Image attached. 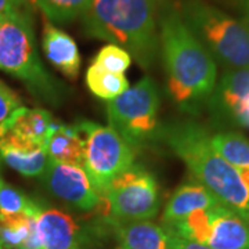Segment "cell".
Wrapping results in <instances>:
<instances>
[{
	"label": "cell",
	"instance_id": "obj_9",
	"mask_svg": "<svg viewBox=\"0 0 249 249\" xmlns=\"http://www.w3.org/2000/svg\"><path fill=\"white\" fill-rule=\"evenodd\" d=\"M165 230L212 249H249V223L222 204L193 212Z\"/></svg>",
	"mask_w": 249,
	"mask_h": 249
},
{
	"label": "cell",
	"instance_id": "obj_8",
	"mask_svg": "<svg viewBox=\"0 0 249 249\" xmlns=\"http://www.w3.org/2000/svg\"><path fill=\"white\" fill-rule=\"evenodd\" d=\"M85 134V166L91 184L101 193L134 163V148L109 126L79 121L75 124Z\"/></svg>",
	"mask_w": 249,
	"mask_h": 249
},
{
	"label": "cell",
	"instance_id": "obj_4",
	"mask_svg": "<svg viewBox=\"0 0 249 249\" xmlns=\"http://www.w3.org/2000/svg\"><path fill=\"white\" fill-rule=\"evenodd\" d=\"M0 70L21 80L36 98L52 106L62 101V85L39 58L32 19L25 10L0 17Z\"/></svg>",
	"mask_w": 249,
	"mask_h": 249
},
{
	"label": "cell",
	"instance_id": "obj_15",
	"mask_svg": "<svg viewBox=\"0 0 249 249\" xmlns=\"http://www.w3.org/2000/svg\"><path fill=\"white\" fill-rule=\"evenodd\" d=\"M42 49L46 58L57 71L70 79H76L80 71V54L76 42L53 22L45 21L42 34Z\"/></svg>",
	"mask_w": 249,
	"mask_h": 249
},
{
	"label": "cell",
	"instance_id": "obj_10",
	"mask_svg": "<svg viewBox=\"0 0 249 249\" xmlns=\"http://www.w3.org/2000/svg\"><path fill=\"white\" fill-rule=\"evenodd\" d=\"M42 178L52 196L73 209L80 212H93L98 209L101 196L91 184L86 170L82 166L50 160Z\"/></svg>",
	"mask_w": 249,
	"mask_h": 249
},
{
	"label": "cell",
	"instance_id": "obj_17",
	"mask_svg": "<svg viewBox=\"0 0 249 249\" xmlns=\"http://www.w3.org/2000/svg\"><path fill=\"white\" fill-rule=\"evenodd\" d=\"M220 205L219 199L199 183L190 181L178 187L172 194L162 213L163 227H170L196 211L211 209Z\"/></svg>",
	"mask_w": 249,
	"mask_h": 249
},
{
	"label": "cell",
	"instance_id": "obj_20",
	"mask_svg": "<svg viewBox=\"0 0 249 249\" xmlns=\"http://www.w3.org/2000/svg\"><path fill=\"white\" fill-rule=\"evenodd\" d=\"M86 85L96 97L106 101L119 97L129 89V82L124 73L108 72L94 62L86 72Z\"/></svg>",
	"mask_w": 249,
	"mask_h": 249
},
{
	"label": "cell",
	"instance_id": "obj_14",
	"mask_svg": "<svg viewBox=\"0 0 249 249\" xmlns=\"http://www.w3.org/2000/svg\"><path fill=\"white\" fill-rule=\"evenodd\" d=\"M0 160L25 178H42L49 166V154L37 147L9 134H0Z\"/></svg>",
	"mask_w": 249,
	"mask_h": 249
},
{
	"label": "cell",
	"instance_id": "obj_32",
	"mask_svg": "<svg viewBox=\"0 0 249 249\" xmlns=\"http://www.w3.org/2000/svg\"><path fill=\"white\" fill-rule=\"evenodd\" d=\"M248 223H249V216H248Z\"/></svg>",
	"mask_w": 249,
	"mask_h": 249
},
{
	"label": "cell",
	"instance_id": "obj_27",
	"mask_svg": "<svg viewBox=\"0 0 249 249\" xmlns=\"http://www.w3.org/2000/svg\"><path fill=\"white\" fill-rule=\"evenodd\" d=\"M170 249H212L209 247H205L202 244H196V242H191V241L183 240L178 237H173L170 235Z\"/></svg>",
	"mask_w": 249,
	"mask_h": 249
},
{
	"label": "cell",
	"instance_id": "obj_19",
	"mask_svg": "<svg viewBox=\"0 0 249 249\" xmlns=\"http://www.w3.org/2000/svg\"><path fill=\"white\" fill-rule=\"evenodd\" d=\"M211 142L217 154L238 172L249 190V140L237 132L212 134Z\"/></svg>",
	"mask_w": 249,
	"mask_h": 249
},
{
	"label": "cell",
	"instance_id": "obj_22",
	"mask_svg": "<svg viewBox=\"0 0 249 249\" xmlns=\"http://www.w3.org/2000/svg\"><path fill=\"white\" fill-rule=\"evenodd\" d=\"M34 214L0 213V244L4 249H18L25 241Z\"/></svg>",
	"mask_w": 249,
	"mask_h": 249
},
{
	"label": "cell",
	"instance_id": "obj_1",
	"mask_svg": "<svg viewBox=\"0 0 249 249\" xmlns=\"http://www.w3.org/2000/svg\"><path fill=\"white\" fill-rule=\"evenodd\" d=\"M158 32L168 93L184 111L194 114L206 106L216 86V60L175 7L162 10Z\"/></svg>",
	"mask_w": 249,
	"mask_h": 249
},
{
	"label": "cell",
	"instance_id": "obj_13",
	"mask_svg": "<svg viewBox=\"0 0 249 249\" xmlns=\"http://www.w3.org/2000/svg\"><path fill=\"white\" fill-rule=\"evenodd\" d=\"M60 124L49 111L19 107L0 124V134H9L22 142L46 148L52 134Z\"/></svg>",
	"mask_w": 249,
	"mask_h": 249
},
{
	"label": "cell",
	"instance_id": "obj_21",
	"mask_svg": "<svg viewBox=\"0 0 249 249\" xmlns=\"http://www.w3.org/2000/svg\"><path fill=\"white\" fill-rule=\"evenodd\" d=\"M53 24H68L79 18L91 0H29Z\"/></svg>",
	"mask_w": 249,
	"mask_h": 249
},
{
	"label": "cell",
	"instance_id": "obj_29",
	"mask_svg": "<svg viewBox=\"0 0 249 249\" xmlns=\"http://www.w3.org/2000/svg\"><path fill=\"white\" fill-rule=\"evenodd\" d=\"M244 9H245V18H244V21L249 25V0H245Z\"/></svg>",
	"mask_w": 249,
	"mask_h": 249
},
{
	"label": "cell",
	"instance_id": "obj_5",
	"mask_svg": "<svg viewBox=\"0 0 249 249\" xmlns=\"http://www.w3.org/2000/svg\"><path fill=\"white\" fill-rule=\"evenodd\" d=\"M178 13L199 42L226 68H249V25L204 0H184Z\"/></svg>",
	"mask_w": 249,
	"mask_h": 249
},
{
	"label": "cell",
	"instance_id": "obj_33",
	"mask_svg": "<svg viewBox=\"0 0 249 249\" xmlns=\"http://www.w3.org/2000/svg\"><path fill=\"white\" fill-rule=\"evenodd\" d=\"M155 1H157V0H155Z\"/></svg>",
	"mask_w": 249,
	"mask_h": 249
},
{
	"label": "cell",
	"instance_id": "obj_11",
	"mask_svg": "<svg viewBox=\"0 0 249 249\" xmlns=\"http://www.w3.org/2000/svg\"><path fill=\"white\" fill-rule=\"evenodd\" d=\"M42 249H90L94 230L55 208H42L36 217Z\"/></svg>",
	"mask_w": 249,
	"mask_h": 249
},
{
	"label": "cell",
	"instance_id": "obj_6",
	"mask_svg": "<svg viewBox=\"0 0 249 249\" xmlns=\"http://www.w3.org/2000/svg\"><path fill=\"white\" fill-rule=\"evenodd\" d=\"M160 101L158 85L145 76L119 97L108 101V124L133 148L142 145L160 133Z\"/></svg>",
	"mask_w": 249,
	"mask_h": 249
},
{
	"label": "cell",
	"instance_id": "obj_26",
	"mask_svg": "<svg viewBox=\"0 0 249 249\" xmlns=\"http://www.w3.org/2000/svg\"><path fill=\"white\" fill-rule=\"evenodd\" d=\"M37 217V216H36ZM36 217L32 220L31 229L28 232V237L25 241L19 245L18 249H42V244H40V238L37 234V226H36Z\"/></svg>",
	"mask_w": 249,
	"mask_h": 249
},
{
	"label": "cell",
	"instance_id": "obj_24",
	"mask_svg": "<svg viewBox=\"0 0 249 249\" xmlns=\"http://www.w3.org/2000/svg\"><path fill=\"white\" fill-rule=\"evenodd\" d=\"M93 62L100 65L101 68H104L108 72L124 73L130 68L132 55L122 47L109 43V45H106L100 49V52L97 53Z\"/></svg>",
	"mask_w": 249,
	"mask_h": 249
},
{
	"label": "cell",
	"instance_id": "obj_31",
	"mask_svg": "<svg viewBox=\"0 0 249 249\" xmlns=\"http://www.w3.org/2000/svg\"><path fill=\"white\" fill-rule=\"evenodd\" d=\"M0 249H4V248H3V247H1V244H0Z\"/></svg>",
	"mask_w": 249,
	"mask_h": 249
},
{
	"label": "cell",
	"instance_id": "obj_25",
	"mask_svg": "<svg viewBox=\"0 0 249 249\" xmlns=\"http://www.w3.org/2000/svg\"><path fill=\"white\" fill-rule=\"evenodd\" d=\"M21 107V100L9 88L0 85V124L4 122L17 108Z\"/></svg>",
	"mask_w": 249,
	"mask_h": 249
},
{
	"label": "cell",
	"instance_id": "obj_12",
	"mask_svg": "<svg viewBox=\"0 0 249 249\" xmlns=\"http://www.w3.org/2000/svg\"><path fill=\"white\" fill-rule=\"evenodd\" d=\"M249 96V68H226L206 106L216 124H237L242 101Z\"/></svg>",
	"mask_w": 249,
	"mask_h": 249
},
{
	"label": "cell",
	"instance_id": "obj_3",
	"mask_svg": "<svg viewBox=\"0 0 249 249\" xmlns=\"http://www.w3.org/2000/svg\"><path fill=\"white\" fill-rule=\"evenodd\" d=\"M155 0H91L80 16L86 35L124 49L144 70L160 54Z\"/></svg>",
	"mask_w": 249,
	"mask_h": 249
},
{
	"label": "cell",
	"instance_id": "obj_30",
	"mask_svg": "<svg viewBox=\"0 0 249 249\" xmlns=\"http://www.w3.org/2000/svg\"><path fill=\"white\" fill-rule=\"evenodd\" d=\"M245 127H249V119H248V122H247V126Z\"/></svg>",
	"mask_w": 249,
	"mask_h": 249
},
{
	"label": "cell",
	"instance_id": "obj_18",
	"mask_svg": "<svg viewBox=\"0 0 249 249\" xmlns=\"http://www.w3.org/2000/svg\"><path fill=\"white\" fill-rule=\"evenodd\" d=\"M46 151L54 162L85 166V139L76 126L60 124L47 142Z\"/></svg>",
	"mask_w": 249,
	"mask_h": 249
},
{
	"label": "cell",
	"instance_id": "obj_28",
	"mask_svg": "<svg viewBox=\"0 0 249 249\" xmlns=\"http://www.w3.org/2000/svg\"><path fill=\"white\" fill-rule=\"evenodd\" d=\"M25 0H0V17L22 7Z\"/></svg>",
	"mask_w": 249,
	"mask_h": 249
},
{
	"label": "cell",
	"instance_id": "obj_16",
	"mask_svg": "<svg viewBox=\"0 0 249 249\" xmlns=\"http://www.w3.org/2000/svg\"><path fill=\"white\" fill-rule=\"evenodd\" d=\"M106 223L115 234L118 249H170V234L151 220Z\"/></svg>",
	"mask_w": 249,
	"mask_h": 249
},
{
	"label": "cell",
	"instance_id": "obj_7",
	"mask_svg": "<svg viewBox=\"0 0 249 249\" xmlns=\"http://www.w3.org/2000/svg\"><path fill=\"white\" fill-rule=\"evenodd\" d=\"M160 202L157 178L148 170L133 165L101 193L98 209L104 214V222H137L155 217Z\"/></svg>",
	"mask_w": 249,
	"mask_h": 249
},
{
	"label": "cell",
	"instance_id": "obj_2",
	"mask_svg": "<svg viewBox=\"0 0 249 249\" xmlns=\"http://www.w3.org/2000/svg\"><path fill=\"white\" fill-rule=\"evenodd\" d=\"M158 136L184 162L196 183L248 222L249 190L238 172L214 150L206 127L194 121H178L162 126Z\"/></svg>",
	"mask_w": 249,
	"mask_h": 249
},
{
	"label": "cell",
	"instance_id": "obj_23",
	"mask_svg": "<svg viewBox=\"0 0 249 249\" xmlns=\"http://www.w3.org/2000/svg\"><path fill=\"white\" fill-rule=\"evenodd\" d=\"M42 211L39 202L28 198L22 191L4 181L0 175V213L1 214H34Z\"/></svg>",
	"mask_w": 249,
	"mask_h": 249
}]
</instances>
